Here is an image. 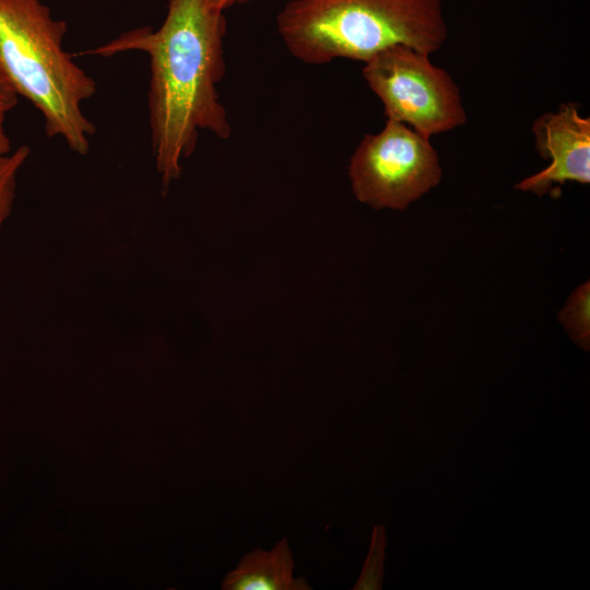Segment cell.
<instances>
[{"mask_svg": "<svg viewBox=\"0 0 590 590\" xmlns=\"http://www.w3.org/2000/svg\"><path fill=\"white\" fill-rule=\"evenodd\" d=\"M224 11L209 0H167L157 30L142 26L79 52L111 57L140 50L150 59L149 121L155 165L166 189L178 179L200 131L221 139L231 123L217 85L225 75Z\"/></svg>", "mask_w": 590, "mask_h": 590, "instance_id": "obj_1", "label": "cell"}, {"mask_svg": "<svg viewBox=\"0 0 590 590\" xmlns=\"http://www.w3.org/2000/svg\"><path fill=\"white\" fill-rule=\"evenodd\" d=\"M276 25L291 55L309 64L364 63L393 46L430 55L448 38L442 0H292Z\"/></svg>", "mask_w": 590, "mask_h": 590, "instance_id": "obj_2", "label": "cell"}, {"mask_svg": "<svg viewBox=\"0 0 590 590\" xmlns=\"http://www.w3.org/2000/svg\"><path fill=\"white\" fill-rule=\"evenodd\" d=\"M67 23L39 0H0V81L44 117L47 137L85 155L95 125L81 104L96 82L62 47Z\"/></svg>", "mask_w": 590, "mask_h": 590, "instance_id": "obj_3", "label": "cell"}, {"mask_svg": "<svg viewBox=\"0 0 590 590\" xmlns=\"http://www.w3.org/2000/svg\"><path fill=\"white\" fill-rule=\"evenodd\" d=\"M363 76L384 106L387 119L404 123L426 138L467 121L460 90L429 55L393 46L364 62Z\"/></svg>", "mask_w": 590, "mask_h": 590, "instance_id": "obj_4", "label": "cell"}, {"mask_svg": "<svg viewBox=\"0 0 590 590\" xmlns=\"http://www.w3.org/2000/svg\"><path fill=\"white\" fill-rule=\"evenodd\" d=\"M441 175L429 138L390 119L362 139L349 165L356 199L374 209L404 210L436 187Z\"/></svg>", "mask_w": 590, "mask_h": 590, "instance_id": "obj_5", "label": "cell"}, {"mask_svg": "<svg viewBox=\"0 0 590 590\" xmlns=\"http://www.w3.org/2000/svg\"><path fill=\"white\" fill-rule=\"evenodd\" d=\"M535 149L550 165L516 185V189L538 196L554 185L590 181V119L580 115L574 103L562 104L532 123Z\"/></svg>", "mask_w": 590, "mask_h": 590, "instance_id": "obj_6", "label": "cell"}, {"mask_svg": "<svg viewBox=\"0 0 590 590\" xmlns=\"http://www.w3.org/2000/svg\"><path fill=\"white\" fill-rule=\"evenodd\" d=\"M294 556L286 539L270 551L255 548L245 554L222 582L224 590H309L305 577H295Z\"/></svg>", "mask_w": 590, "mask_h": 590, "instance_id": "obj_7", "label": "cell"}, {"mask_svg": "<svg viewBox=\"0 0 590 590\" xmlns=\"http://www.w3.org/2000/svg\"><path fill=\"white\" fill-rule=\"evenodd\" d=\"M558 319L574 342L583 350L589 351L590 286L588 281L570 294L558 315Z\"/></svg>", "mask_w": 590, "mask_h": 590, "instance_id": "obj_8", "label": "cell"}, {"mask_svg": "<svg viewBox=\"0 0 590 590\" xmlns=\"http://www.w3.org/2000/svg\"><path fill=\"white\" fill-rule=\"evenodd\" d=\"M30 154V148L22 145L14 152L0 156V228L12 211L16 177Z\"/></svg>", "mask_w": 590, "mask_h": 590, "instance_id": "obj_9", "label": "cell"}, {"mask_svg": "<svg viewBox=\"0 0 590 590\" xmlns=\"http://www.w3.org/2000/svg\"><path fill=\"white\" fill-rule=\"evenodd\" d=\"M386 552V528L381 524L373 529L369 553L364 563L354 590H379L382 586Z\"/></svg>", "mask_w": 590, "mask_h": 590, "instance_id": "obj_10", "label": "cell"}, {"mask_svg": "<svg viewBox=\"0 0 590 590\" xmlns=\"http://www.w3.org/2000/svg\"><path fill=\"white\" fill-rule=\"evenodd\" d=\"M17 103V96L0 81V109L5 113L13 109Z\"/></svg>", "mask_w": 590, "mask_h": 590, "instance_id": "obj_11", "label": "cell"}, {"mask_svg": "<svg viewBox=\"0 0 590 590\" xmlns=\"http://www.w3.org/2000/svg\"><path fill=\"white\" fill-rule=\"evenodd\" d=\"M5 111L0 109V156L11 153V142L4 130Z\"/></svg>", "mask_w": 590, "mask_h": 590, "instance_id": "obj_12", "label": "cell"}, {"mask_svg": "<svg viewBox=\"0 0 590 590\" xmlns=\"http://www.w3.org/2000/svg\"><path fill=\"white\" fill-rule=\"evenodd\" d=\"M209 1L217 9L225 11L227 8L234 4L244 3L249 0H209Z\"/></svg>", "mask_w": 590, "mask_h": 590, "instance_id": "obj_13", "label": "cell"}]
</instances>
